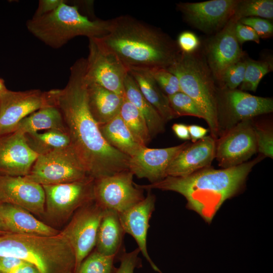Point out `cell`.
<instances>
[{"mask_svg":"<svg viewBox=\"0 0 273 273\" xmlns=\"http://www.w3.org/2000/svg\"><path fill=\"white\" fill-rule=\"evenodd\" d=\"M85 67L86 59H78L70 67L66 85L47 93L61 111L70 146L88 175L96 179L129 170L130 157L109 145L90 112Z\"/></svg>","mask_w":273,"mask_h":273,"instance_id":"1","label":"cell"},{"mask_svg":"<svg viewBox=\"0 0 273 273\" xmlns=\"http://www.w3.org/2000/svg\"><path fill=\"white\" fill-rule=\"evenodd\" d=\"M259 157L235 167L215 169L210 167L184 177L167 176L148 185H135L142 190L171 191L182 195L187 207L211 222L224 202L237 194L243 187Z\"/></svg>","mask_w":273,"mask_h":273,"instance_id":"2","label":"cell"},{"mask_svg":"<svg viewBox=\"0 0 273 273\" xmlns=\"http://www.w3.org/2000/svg\"><path fill=\"white\" fill-rule=\"evenodd\" d=\"M109 33L97 38L128 69L167 68L180 53L176 41L160 29L126 15L111 19Z\"/></svg>","mask_w":273,"mask_h":273,"instance_id":"3","label":"cell"},{"mask_svg":"<svg viewBox=\"0 0 273 273\" xmlns=\"http://www.w3.org/2000/svg\"><path fill=\"white\" fill-rule=\"evenodd\" d=\"M0 256L22 259L40 273H75L74 252L60 233L54 236L1 235Z\"/></svg>","mask_w":273,"mask_h":273,"instance_id":"4","label":"cell"},{"mask_svg":"<svg viewBox=\"0 0 273 273\" xmlns=\"http://www.w3.org/2000/svg\"><path fill=\"white\" fill-rule=\"evenodd\" d=\"M111 19H92L81 14L75 5L63 2L54 11L26 22L28 30L34 36L53 49H59L78 36L100 38L107 34Z\"/></svg>","mask_w":273,"mask_h":273,"instance_id":"5","label":"cell"},{"mask_svg":"<svg viewBox=\"0 0 273 273\" xmlns=\"http://www.w3.org/2000/svg\"><path fill=\"white\" fill-rule=\"evenodd\" d=\"M178 78L180 89L197 104L207 123L211 136L220 135L217 114V90L215 79L204 56L196 51L180 52L166 68Z\"/></svg>","mask_w":273,"mask_h":273,"instance_id":"6","label":"cell"},{"mask_svg":"<svg viewBox=\"0 0 273 273\" xmlns=\"http://www.w3.org/2000/svg\"><path fill=\"white\" fill-rule=\"evenodd\" d=\"M88 176L70 145L38 155L29 173L24 177L43 186L78 181Z\"/></svg>","mask_w":273,"mask_h":273,"instance_id":"7","label":"cell"},{"mask_svg":"<svg viewBox=\"0 0 273 273\" xmlns=\"http://www.w3.org/2000/svg\"><path fill=\"white\" fill-rule=\"evenodd\" d=\"M85 80L125 97L124 83L128 69L97 38H88Z\"/></svg>","mask_w":273,"mask_h":273,"instance_id":"8","label":"cell"},{"mask_svg":"<svg viewBox=\"0 0 273 273\" xmlns=\"http://www.w3.org/2000/svg\"><path fill=\"white\" fill-rule=\"evenodd\" d=\"M105 210L94 200L76 210L70 222L60 231L74 252L75 273L96 246L99 225Z\"/></svg>","mask_w":273,"mask_h":273,"instance_id":"9","label":"cell"},{"mask_svg":"<svg viewBox=\"0 0 273 273\" xmlns=\"http://www.w3.org/2000/svg\"><path fill=\"white\" fill-rule=\"evenodd\" d=\"M133 174L129 170L94 179V200L104 209L121 213L145 197L143 190L136 187Z\"/></svg>","mask_w":273,"mask_h":273,"instance_id":"10","label":"cell"},{"mask_svg":"<svg viewBox=\"0 0 273 273\" xmlns=\"http://www.w3.org/2000/svg\"><path fill=\"white\" fill-rule=\"evenodd\" d=\"M272 111L271 98L254 96L237 89L218 88V122L219 125L222 120L228 123L224 132L239 122Z\"/></svg>","mask_w":273,"mask_h":273,"instance_id":"11","label":"cell"},{"mask_svg":"<svg viewBox=\"0 0 273 273\" xmlns=\"http://www.w3.org/2000/svg\"><path fill=\"white\" fill-rule=\"evenodd\" d=\"M94 178L42 186L45 195V210L49 216L65 219L75 211L94 200Z\"/></svg>","mask_w":273,"mask_h":273,"instance_id":"12","label":"cell"},{"mask_svg":"<svg viewBox=\"0 0 273 273\" xmlns=\"http://www.w3.org/2000/svg\"><path fill=\"white\" fill-rule=\"evenodd\" d=\"M257 151L251 119L239 122L224 132L216 141L215 158L218 165L227 168L240 165Z\"/></svg>","mask_w":273,"mask_h":273,"instance_id":"13","label":"cell"},{"mask_svg":"<svg viewBox=\"0 0 273 273\" xmlns=\"http://www.w3.org/2000/svg\"><path fill=\"white\" fill-rule=\"evenodd\" d=\"M239 0L179 3L177 10L190 25L207 34L221 30L232 17Z\"/></svg>","mask_w":273,"mask_h":273,"instance_id":"14","label":"cell"},{"mask_svg":"<svg viewBox=\"0 0 273 273\" xmlns=\"http://www.w3.org/2000/svg\"><path fill=\"white\" fill-rule=\"evenodd\" d=\"M238 21L232 17L205 43V58L215 80L219 82L225 69L245 55L235 34Z\"/></svg>","mask_w":273,"mask_h":273,"instance_id":"15","label":"cell"},{"mask_svg":"<svg viewBox=\"0 0 273 273\" xmlns=\"http://www.w3.org/2000/svg\"><path fill=\"white\" fill-rule=\"evenodd\" d=\"M49 102L47 92L40 89H8L0 99V135L14 131L22 119Z\"/></svg>","mask_w":273,"mask_h":273,"instance_id":"16","label":"cell"},{"mask_svg":"<svg viewBox=\"0 0 273 273\" xmlns=\"http://www.w3.org/2000/svg\"><path fill=\"white\" fill-rule=\"evenodd\" d=\"M0 203L22 207L37 215L45 211V195L42 186L24 176L0 174Z\"/></svg>","mask_w":273,"mask_h":273,"instance_id":"17","label":"cell"},{"mask_svg":"<svg viewBox=\"0 0 273 273\" xmlns=\"http://www.w3.org/2000/svg\"><path fill=\"white\" fill-rule=\"evenodd\" d=\"M38 156L21 132L14 131L0 135V174L25 176Z\"/></svg>","mask_w":273,"mask_h":273,"instance_id":"18","label":"cell"},{"mask_svg":"<svg viewBox=\"0 0 273 273\" xmlns=\"http://www.w3.org/2000/svg\"><path fill=\"white\" fill-rule=\"evenodd\" d=\"M190 143L186 142L164 148L144 147L130 157L128 169L139 178H145L150 183L158 182L167 176L166 170L172 160Z\"/></svg>","mask_w":273,"mask_h":273,"instance_id":"19","label":"cell"},{"mask_svg":"<svg viewBox=\"0 0 273 273\" xmlns=\"http://www.w3.org/2000/svg\"><path fill=\"white\" fill-rule=\"evenodd\" d=\"M155 195L151 190H148L147 196L142 201L118 214L124 232L134 238L140 252L152 267L162 273L151 259L147 248L149 221L155 209Z\"/></svg>","mask_w":273,"mask_h":273,"instance_id":"20","label":"cell"},{"mask_svg":"<svg viewBox=\"0 0 273 273\" xmlns=\"http://www.w3.org/2000/svg\"><path fill=\"white\" fill-rule=\"evenodd\" d=\"M216 140L211 136L190 144L169 164L166 175L184 177L210 166L215 158Z\"/></svg>","mask_w":273,"mask_h":273,"instance_id":"21","label":"cell"},{"mask_svg":"<svg viewBox=\"0 0 273 273\" xmlns=\"http://www.w3.org/2000/svg\"><path fill=\"white\" fill-rule=\"evenodd\" d=\"M0 215L10 233L40 236H54L60 233L19 206L0 203Z\"/></svg>","mask_w":273,"mask_h":273,"instance_id":"22","label":"cell"},{"mask_svg":"<svg viewBox=\"0 0 273 273\" xmlns=\"http://www.w3.org/2000/svg\"><path fill=\"white\" fill-rule=\"evenodd\" d=\"M86 82L89 109L99 125L106 123L119 114L125 97L95 83Z\"/></svg>","mask_w":273,"mask_h":273,"instance_id":"23","label":"cell"},{"mask_svg":"<svg viewBox=\"0 0 273 273\" xmlns=\"http://www.w3.org/2000/svg\"><path fill=\"white\" fill-rule=\"evenodd\" d=\"M125 234L118 213L105 210L99 225L95 250L103 255L116 257L121 251Z\"/></svg>","mask_w":273,"mask_h":273,"instance_id":"24","label":"cell"},{"mask_svg":"<svg viewBox=\"0 0 273 273\" xmlns=\"http://www.w3.org/2000/svg\"><path fill=\"white\" fill-rule=\"evenodd\" d=\"M128 71L144 97L156 109L165 122L175 118L170 106L168 96L159 87L148 68H130Z\"/></svg>","mask_w":273,"mask_h":273,"instance_id":"25","label":"cell"},{"mask_svg":"<svg viewBox=\"0 0 273 273\" xmlns=\"http://www.w3.org/2000/svg\"><path fill=\"white\" fill-rule=\"evenodd\" d=\"M49 100L48 104L22 119L14 131L24 134L42 130L57 129L67 131L61 111L49 99Z\"/></svg>","mask_w":273,"mask_h":273,"instance_id":"26","label":"cell"},{"mask_svg":"<svg viewBox=\"0 0 273 273\" xmlns=\"http://www.w3.org/2000/svg\"><path fill=\"white\" fill-rule=\"evenodd\" d=\"M124 86L125 97L143 116L151 138L164 132L165 120L156 109L144 97L136 82L129 73L126 76Z\"/></svg>","mask_w":273,"mask_h":273,"instance_id":"27","label":"cell"},{"mask_svg":"<svg viewBox=\"0 0 273 273\" xmlns=\"http://www.w3.org/2000/svg\"><path fill=\"white\" fill-rule=\"evenodd\" d=\"M99 126L103 138L109 145L129 157L146 147L135 139L119 114Z\"/></svg>","mask_w":273,"mask_h":273,"instance_id":"28","label":"cell"},{"mask_svg":"<svg viewBox=\"0 0 273 273\" xmlns=\"http://www.w3.org/2000/svg\"><path fill=\"white\" fill-rule=\"evenodd\" d=\"M24 135L29 147L38 155L67 147L71 144L68 132L60 130L50 129Z\"/></svg>","mask_w":273,"mask_h":273,"instance_id":"29","label":"cell"},{"mask_svg":"<svg viewBox=\"0 0 273 273\" xmlns=\"http://www.w3.org/2000/svg\"><path fill=\"white\" fill-rule=\"evenodd\" d=\"M119 115L135 139L146 146L152 139L147 123L141 112L125 97Z\"/></svg>","mask_w":273,"mask_h":273,"instance_id":"30","label":"cell"},{"mask_svg":"<svg viewBox=\"0 0 273 273\" xmlns=\"http://www.w3.org/2000/svg\"><path fill=\"white\" fill-rule=\"evenodd\" d=\"M273 18L272 0H239L232 17L236 20L246 17Z\"/></svg>","mask_w":273,"mask_h":273,"instance_id":"31","label":"cell"},{"mask_svg":"<svg viewBox=\"0 0 273 273\" xmlns=\"http://www.w3.org/2000/svg\"><path fill=\"white\" fill-rule=\"evenodd\" d=\"M244 80L241 83L242 90L255 92L263 77L272 70V63L269 60L256 61L246 59Z\"/></svg>","mask_w":273,"mask_h":273,"instance_id":"32","label":"cell"},{"mask_svg":"<svg viewBox=\"0 0 273 273\" xmlns=\"http://www.w3.org/2000/svg\"><path fill=\"white\" fill-rule=\"evenodd\" d=\"M116 257L103 255L96 250L81 263L76 273H116Z\"/></svg>","mask_w":273,"mask_h":273,"instance_id":"33","label":"cell"},{"mask_svg":"<svg viewBox=\"0 0 273 273\" xmlns=\"http://www.w3.org/2000/svg\"><path fill=\"white\" fill-rule=\"evenodd\" d=\"M168 97L175 117L192 116L204 119L202 113L195 102L183 92H178Z\"/></svg>","mask_w":273,"mask_h":273,"instance_id":"34","label":"cell"},{"mask_svg":"<svg viewBox=\"0 0 273 273\" xmlns=\"http://www.w3.org/2000/svg\"><path fill=\"white\" fill-rule=\"evenodd\" d=\"M152 76L167 96L180 92L179 82L177 77L163 67H154L148 69Z\"/></svg>","mask_w":273,"mask_h":273,"instance_id":"35","label":"cell"},{"mask_svg":"<svg viewBox=\"0 0 273 273\" xmlns=\"http://www.w3.org/2000/svg\"><path fill=\"white\" fill-rule=\"evenodd\" d=\"M243 59L225 69L219 81L220 87L234 89L241 84L244 80L246 65V59Z\"/></svg>","mask_w":273,"mask_h":273,"instance_id":"36","label":"cell"},{"mask_svg":"<svg viewBox=\"0 0 273 273\" xmlns=\"http://www.w3.org/2000/svg\"><path fill=\"white\" fill-rule=\"evenodd\" d=\"M257 151L265 157L272 158L273 132L271 128L253 124Z\"/></svg>","mask_w":273,"mask_h":273,"instance_id":"37","label":"cell"},{"mask_svg":"<svg viewBox=\"0 0 273 273\" xmlns=\"http://www.w3.org/2000/svg\"><path fill=\"white\" fill-rule=\"evenodd\" d=\"M238 21L251 27L259 38H268L272 35V23L268 19L251 17L242 18Z\"/></svg>","mask_w":273,"mask_h":273,"instance_id":"38","label":"cell"},{"mask_svg":"<svg viewBox=\"0 0 273 273\" xmlns=\"http://www.w3.org/2000/svg\"><path fill=\"white\" fill-rule=\"evenodd\" d=\"M140 251L138 248L129 252H123L119 256L120 264L116 273H133L135 268L141 267V261L139 257Z\"/></svg>","mask_w":273,"mask_h":273,"instance_id":"39","label":"cell"},{"mask_svg":"<svg viewBox=\"0 0 273 273\" xmlns=\"http://www.w3.org/2000/svg\"><path fill=\"white\" fill-rule=\"evenodd\" d=\"M176 42L180 51L186 53L196 51L200 44L198 38L195 34L190 31L181 33L178 37Z\"/></svg>","mask_w":273,"mask_h":273,"instance_id":"40","label":"cell"},{"mask_svg":"<svg viewBox=\"0 0 273 273\" xmlns=\"http://www.w3.org/2000/svg\"><path fill=\"white\" fill-rule=\"evenodd\" d=\"M235 34L239 43L246 41H253L259 43L260 38L250 27L243 24L238 21L235 26Z\"/></svg>","mask_w":273,"mask_h":273,"instance_id":"41","label":"cell"},{"mask_svg":"<svg viewBox=\"0 0 273 273\" xmlns=\"http://www.w3.org/2000/svg\"><path fill=\"white\" fill-rule=\"evenodd\" d=\"M64 0H40L33 18H37L51 13L56 10Z\"/></svg>","mask_w":273,"mask_h":273,"instance_id":"42","label":"cell"},{"mask_svg":"<svg viewBox=\"0 0 273 273\" xmlns=\"http://www.w3.org/2000/svg\"><path fill=\"white\" fill-rule=\"evenodd\" d=\"M26 262L19 258L0 256V273H10Z\"/></svg>","mask_w":273,"mask_h":273,"instance_id":"43","label":"cell"},{"mask_svg":"<svg viewBox=\"0 0 273 273\" xmlns=\"http://www.w3.org/2000/svg\"><path fill=\"white\" fill-rule=\"evenodd\" d=\"M190 139L195 143L205 136L207 133L208 130L205 128L197 125H188Z\"/></svg>","mask_w":273,"mask_h":273,"instance_id":"44","label":"cell"},{"mask_svg":"<svg viewBox=\"0 0 273 273\" xmlns=\"http://www.w3.org/2000/svg\"><path fill=\"white\" fill-rule=\"evenodd\" d=\"M172 129L179 139L184 140L190 139L188 125L183 123H174L172 126Z\"/></svg>","mask_w":273,"mask_h":273,"instance_id":"45","label":"cell"},{"mask_svg":"<svg viewBox=\"0 0 273 273\" xmlns=\"http://www.w3.org/2000/svg\"><path fill=\"white\" fill-rule=\"evenodd\" d=\"M10 273H40L38 269L33 264L26 262L13 270Z\"/></svg>","mask_w":273,"mask_h":273,"instance_id":"46","label":"cell"},{"mask_svg":"<svg viewBox=\"0 0 273 273\" xmlns=\"http://www.w3.org/2000/svg\"><path fill=\"white\" fill-rule=\"evenodd\" d=\"M7 90L4 80L3 78H0V99Z\"/></svg>","mask_w":273,"mask_h":273,"instance_id":"47","label":"cell"},{"mask_svg":"<svg viewBox=\"0 0 273 273\" xmlns=\"http://www.w3.org/2000/svg\"><path fill=\"white\" fill-rule=\"evenodd\" d=\"M10 233L6 229L0 215V235Z\"/></svg>","mask_w":273,"mask_h":273,"instance_id":"48","label":"cell"}]
</instances>
